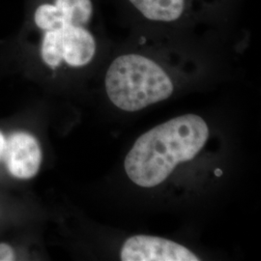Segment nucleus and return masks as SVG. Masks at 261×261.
Masks as SVG:
<instances>
[{
  "instance_id": "obj_1",
  "label": "nucleus",
  "mask_w": 261,
  "mask_h": 261,
  "mask_svg": "<svg viewBox=\"0 0 261 261\" xmlns=\"http://www.w3.org/2000/svg\"><path fill=\"white\" fill-rule=\"evenodd\" d=\"M208 138V125L198 115L170 119L137 140L125 158L126 174L138 186H159L179 164L196 158Z\"/></svg>"
},
{
  "instance_id": "obj_2",
  "label": "nucleus",
  "mask_w": 261,
  "mask_h": 261,
  "mask_svg": "<svg viewBox=\"0 0 261 261\" xmlns=\"http://www.w3.org/2000/svg\"><path fill=\"white\" fill-rule=\"evenodd\" d=\"M106 89L115 107L126 112H138L167 100L173 92V84L153 60L139 55H125L110 66Z\"/></svg>"
},
{
  "instance_id": "obj_3",
  "label": "nucleus",
  "mask_w": 261,
  "mask_h": 261,
  "mask_svg": "<svg viewBox=\"0 0 261 261\" xmlns=\"http://www.w3.org/2000/svg\"><path fill=\"white\" fill-rule=\"evenodd\" d=\"M95 51L92 34L84 27L71 24L46 31L41 48L44 62L51 68L60 65L62 60L73 67L86 65L92 60Z\"/></svg>"
},
{
  "instance_id": "obj_4",
  "label": "nucleus",
  "mask_w": 261,
  "mask_h": 261,
  "mask_svg": "<svg viewBox=\"0 0 261 261\" xmlns=\"http://www.w3.org/2000/svg\"><path fill=\"white\" fill-rule=\"evenodd\" d=\"M123 261H198L188 248L168 239L149 235H136L122 246Z\"/></svg>"
},
{
  "instance_id": "obj_5",
  "label": "nucleus",
  "mask_w": 261,
  "mask_h": 261,
  "mask_svg": "<svg viewBox=\"0 0 261 261\" xmlns=\"http://www.w3.org/2000/svg\"><path fill=\"white\" fill-rule=\"evenodd\" d=\"M10 173L19 179L34 177L42 163L38 140L25 132L11 134L5 140L1 156Z\"/></svg>"
},
{
  "instance_id": "obj_6",
  "label": "nucleus",
  "mask_w": 261,
  "mask_h": 261,
  "mask_svg": "<svg viewBox=\"0 0 261 261\" xmlns=\"http://www.w3.org/2000/svg\"><path fill=\"white\" fill-rule=\"evenodd\" d=\"M91 0H56L55 5L43 4L35 12L38 28L47 31L65 24L85 25L92 16Z\"/></svg>"
},
{
  "instance_id": "obj_7",
  "label": "nucleus",
  "mask_w": 261,
  "mask_h": 261,
  "mask_svg": "<svg viewBox=\"0 0 261 261\" xmlns=\"http://www.w3.org/2000/svg\"><path fill=\"white\" fill-rule=\"evenodd\" d=\"M141 14L152 20L172 21L183 13L184 0H130Z\"/></svg>"
},
{
  "instance_id": "obj_8",
  "label": "nucleus",
  "mask_w": 261,
  "mask_h": 261,
  "mask_svg": "<svg viewBox=\"0 0 261 261\" xmlns=\"http://www.w3.org/2000/svg\"><path fill=\"white\" fill-rule=\"evenodd\" d=\"M15 260V252L8 244H0V261Z\"/></svg>"
},
{
  "instance_id": "obj_9",
  "label": "nucleus",
  "mask_w": 261,
  "mask_h": 261,
  "mask_svg": "<svg viewBox=\"0 0 261 261\" xmlns=\"http://www.w3.org/2000/svg\"><path fill=\"white\" fill-rule=\"evenodd\" d=\"M4 142H5V138L2 135V133L0 132V158L2 156V152H3V148H4Z\"/></svg>"
}]
</instances>
